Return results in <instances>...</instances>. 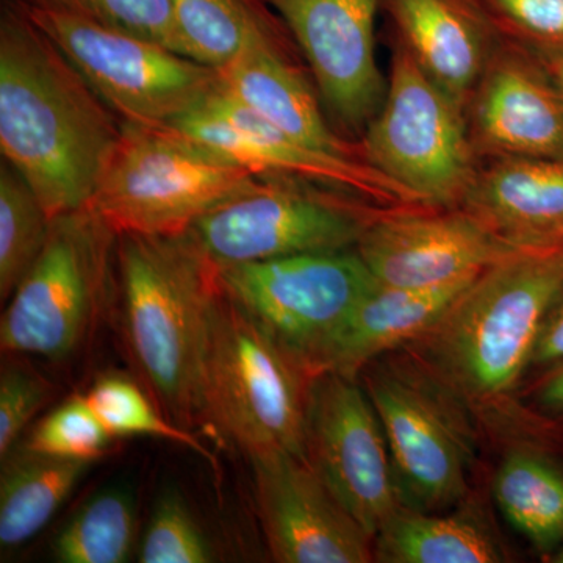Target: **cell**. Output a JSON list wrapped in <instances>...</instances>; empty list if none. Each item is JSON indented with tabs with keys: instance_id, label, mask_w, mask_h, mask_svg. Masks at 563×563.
<instances>
[{
	"instance_id": "cell-1",
	"label": "cell",
	"mask_w": 563,
	"mask_h": 563,
	"mask_svg": "<svg viewBox=\"0 0 563 563\" xmlns=\"http://www.w3.org/2000/svg\"><path fill=\"white\" fill-rule=\"evenodd\" d=\"M122 136L99 98L21 5L0 20V151L52 218L90 207Z\"/></svg>"
},
{
	"instance_id": "cell-2",
	"label": "cell",
	"mask_w": 563,
	"mask_h": 563,
	"mask_svg": "<svg viewBox=\"0 0 563 563\" xmlns=\"http://www.w3.org/2000/svg\"><path fill=\"white\" fill-rule=\"evenodd\" d=\"M122 307L129 347L174 421L199 417V373L207 321L221 290L218 266L187 232L120 235Z\"/></svg>"
},
{
	"instance_id": "cell-3",
	"label": "cell",
	"mask_w": 563,
	"mask_h": 563,
	"mask_svg": "<svg viewBox=\"0 0 563 563\" xmlns=\"http://www.w3.org/2000/svg\"><path fill=\"white\" fill-rule=\"evenodd\" d=\"M563 292V251H525L485 269L428 336L429 363L477 399L512 390Z\"/></svg>"
},
{
	"instance_id": "cell-4",
	"label": "cell",
	"mask_w": 563,
	"mask_h": 563,
	"mask_svg": "<svg viewBox=\"0 0 563 563\" xmlns=\"http://www.w3.org/2000/svg\"><path fill=\"white\" fill-rule=\"evenodd\" d=\"M312 374L224 295L211 306L199 373V413L247 457H303Z\"/></svg>"
},
{
	"instance_id": "cell-5",
	"label": "cell",
	"mask_w": 563,
	"mask_h": 563,
	"mask_svg": "<svg viewBox=\"0 0 563 563\" xmlns=\"http://www.w3.org/2000/svg\"><path fill=\"white\" fill-rule=\"evenodd\" d=\"M258 174L172 125L122 121L90 207L118 235H181L246 191Z\"/></svg>"
},
{
	"instance_id": "cell-6",
	"label": "cell",
	"mask_w": 563,
	"mask_h": 563,
	"mask_svg": "<svg viewBox=\"0 0 563 563\" xmlns=\"http://www.w3.org/2000/svg\"><path fill=\"white\" fill-rule=\"evenodd\" d=\"M118 235L91 207L58 214L0 321L10 354L57 358L84 343L109 299Z\"/></svg>"
},
{
	"instance_id": "cell-7",
	"label": "cell",
	"mask_w": 563,
	"mask_h": 563,
	"mask_svg": "<svg viewBox=\"0 0 563 563\" xmlns=\"http://www.w3.org/2000/svg\"><path fill=\"white\" fill-rule=\"evenodd\" d=\"M122 121L169 125L220 88V70L79 11L21 3Z\"/></svg>"
},
{
	"instance_id": "cell-8",
	"label": "cell",
	"mask_w": 563,
	"mask_h": 563,
	"mask_svg": "<svg viewBox=\"0 0 563 563\" xmlns=\"http://www.w3.org/2000/svg\"><path fill=\"white\" fill-rule=\"evenodd\" d=\"M390 451L399 501L420 512H448L468 492L472 429L454 388L413 362H385L366 374Z\"/></svg>"
},
{
	"instance_id": "cell-9",
	"label": "cell",
	"mask_w": 563,
	"mask_h": 563,
	"mask_svg": "<svg viewBox=\"0 0 563 563\" xmlns=\"http://www.w3.org/2000/svg\"><path fill=\"white\" fill-rule=\"evenodd\" d=\"M321 188L299 177L258 174L246 191L187 233L217 266L350 251L369 221L354 203Z\"/></svg>"
},
{
	"instance_id": "cell-10",
	"label": "cell",
	"mask_w": 563,
	"mask_h": 563,
	"mask_svg": "<svg viewBox=\"0 0 563 563\" xmlns=\"http://www.w3.org/2000/svg\"><path fill=\"white\" fill-rule=\"evenodd\" d=\"M369 165L418 202L448 203L472 188V157L459 102L399 44L383 106L365 139Z\"/></svg>"
},
{
	"instance_id": "cell-11",
	"label": "cell",
	"mask_w": 563,
	"mask_h": 563,
	"mask_svg": "<svg viewBox=\"0 0 563 563\" xmlns=\"http://www.w3.org/2000/svg\"><path fill=\"white\" fill-rule=\"evenodd\" d=\"M218 276L224 295L309 373L314 358L377 284L357 251L235 263L218 266Z\"/></svg>"
},
{
	"instance_id": "cell-12",
	"label": "cell",
	"mask_w": 563,
	"mask_h": 563,
	"mask_svg": "<svg viewBox=\"0 0 563 563\" xmlns=\"http://www.w3.org/2000/svg\"><path fill=\"white\" fill-rule=\"evenodd\" d=\"M303 457L373 540L402 506L383 422L351 377L310 379Z\"/></svg>"
},
{
	"instance_id": "cell-13",
	"label": "cell",
	"mask_w": 563,
	"mask_h": 563,
	"mask_svg": "<svg viewBox=\"0 0 563 563\" xmlns=\"http://www.w3.org/2000/svg\"><path fill=\"white\" fill-rule=\"evenodd\" d=\"M255 501L274 561L366 563L374 540L306 459L282 451L251 455Z\"/></svg>"
},
{
	"instance_id": "cell-14",
	"label": "cell",
	"mask_w": 563,
	"mask_h": 563,
	"mask_svg": "<svg viewBox=\"0 0 563 563\" xmlns=\"http://www.w3.org/2000/svg\"><path fill=\"white\" fill-rule=\"evenodd\" d=\"M172 128L257 173L284 174L385 201L418 202L372 165L314 151L291 139L221 87Z\"/></svg>"
},
{
	"instance_id": "cell-15",
	"label": "cell",
	"mask_w": 563,
	"mask_h": 563,
	"mask_svg": "<svg viewBox=\"0 0 563 563\" xmlns=\"http://www.w3.org/2000/svg\"><path fill=\"white\" fill-rule=\"evenodd\" d=\"M312 69L322 98L347 128L372 121L384 102L376 20L385 0H268Z\"/></svg>"
},
{
	"instance_id": "cell-16",
	"label": "cell",
	"mask_w": 563,
	"mask_h": 563,
	"mask_svg": "<svg viewBox=\"0 0 563 563\" xmlns=\"http://www.w3.org/2000/svg\"><path fill=\"white\" fill-rule=\"evenodd\" d=\"M355 251L379 284L402 288L450 284L525 252L472 213L369 221Z\"/></svg>"
},
{
	"instance_id": "cell-17",
	"label": "cell",
	"mask_w": 563,
	"mask_h": 563,
	"mask_svg": "<svg viewBox=\"0 0 563 563\" xmlns=\"http://www.w3.org/2000/svg\"><path fill=\"white\" fill-rule=\"evenodd\" d=\"M477 276L422 288L388 287L377 282L314 358L310 373H336L355 379L380 355L426 339Z\"/></svg>"
},
{
	"instance_id": "cell-18",
	"label": "cell",
	"mask_w": 563,
	"mask_h": 563,
	"mask_svg": "<svg viewBox=\"0 0 563 563\" xmlns=\"http://www.w3.org/2000/svg\"><path fill=\"white\" fill-rule=\"evenodd\" d=\"M470 213L525 251L561 250L563 161L507 158L465 196Z\"/></svg>"
},
{
	"instance_id": "cell-19",
	"label": "cell",
	"mask_w": 563,
	"mask_h": 563,
	"mask_svg": "<svg viewBox=\"0 0 563 563\" xmlns=\"http://www.w3.org/2000/svg\"><path fill=\"white\" fill-rule=\"evenodd\" d=\"M477 131L509 158L563 161L562 96L520 63H504L481 92Z\"/></svg>"
},
{
	"instance_id": "cell-20",
	"label": "cell",
	"mask_w": 563,
	"mask_h": 563,
	"mask_svg": "<svg viewBox=\"0 0 563 563\" xmlns=\"http://www.w3.org/2000/svg\"><path fill=\"white\" fill-rule=\"evenodd\" d=\"M218 70L229 95L291 139L324 154L354 158L350 144L329 128L309 85L282 49L250 51Z\"/></svg>"
},
{
	"instance_id": "cell-21",
	"label": "cell",
	"mask_w": 563,
	"mask_h": 563,
	"mask_svg": "<svg viewBox=\"0 0 563 563\" xmlns=\"http://www.w3.org/2000/svg\"><path fill=\"white\" fill-rule=\"evenodd\" d=\"M404 44L455 101L483 66L484 32L468 0H385Z\"/></svg>"
},
{
	"instance_id": "cell-22",
	"label": "cell",
	"mask_w": 563,
	"mask_h": 563,
	"mask_svg": "<svg viewBox=\"0 0 563 563\" xmlns=\"http://www.w3.org/2000/svg\"><path fill=\"white\" fill-rule=\"evenodd\" d=\"M374 561L493 563L506 554L477 510L428 514L401 506L374 537Z\"/></svg>"
},
{
	"instance_id": "cell-23",
	"label": "cell",
	"mask_w": 563,
	"mask_h": 563,
	"mask_svg": "<svg viewBox=\"0 0 563 563\" xmlns=\"http://www.w3.org/2000/svg\"><path fill=\"white\" fill-rule=\"evenodd\" d=\"M0 474V544L21 547L57 514L91 462L40 453L32 448L11 450Z\"/></svg>"
},
{
	"instance_id": "cell-24",
	"label": "cell",
	"mask_w": 563,
	"mask_h": 563,
	"mask_svg": "<svg viewBox=\"0 0 563 563\" xmlns=\"http://www.w3.org/2000/svg\"><path fill=\"white\" fill-rule=\"evenodd\" d=\"M173 7L188 57L211 68L262 47L282 49L268 0H173Z\"/></svg>"
},
{
	"instance_id": "cell-25",
	"label": "cell",
	"mask_w": 563,
	"mask_h": 563,
	"mask_svg": "<svg viewBox=\"0 0 563 563\" xmlns=\"http://www.w3.org/2000/svg\"><path fill=\"white\" fill-rule=\"evenodd\" d=\"M493 496L507 521L539 550L563 542V476L531 451H514L504 459Z\"/></svg>"
},
{
	"instance_id": "cell-26",
	"label": "cell",
	"mask_w": 563,
	"mask_h": 563,
	"mask_svg": "<svg viewBox=\"0 0 563 563\" xmlns=\"http://www.w3.org/2000/svg\"><path fill=\"white\" fill-rule=\"evenodd\" d=\"M136 507L129 488L96 493L70 518L54 540V555L62 563H122L131 554Z\"/></svg>"
},
{
	"instance_id": "cell-27",
	"label": "cell",
	"mask_w": 563,
	"mask_h": 563,
	"mask_svg": "<svg viewBox=\"0 0 563 563\" xmlns=\"http://www.w3.org/2000/svg\"><path fill=\"white\" fill-rule=\"evenodd\" d=\"M54 218L20 173L0 168V296L10 299L38 261Z\"/></svg>"
},
{
	"instance_id": "cell-28",
	"label": "cell",
	"mask_w": 563,
	"mask_h": 563,
	"mask_svg": "<svg viewBox=\"0 0 563 563\" xmlns=\"http://www.w3.org/2000/svg\"><path fill=\"white\" fill-rule=\"evenodd\" d=\"M87 398L111 435H147L169 440L190 448L211 465H217L213 454L192 435L190 429L162 417L131 380L121 376L103 377L95 384Z\"/></svg>"
},
{
	"instance_id": "cell-29",
	"label": "cell",
	"mask_w": 563,
	"mask_h": 563,
	"mask_svg": "<svg viewBox=\"0 0 563 563\" xmlns=\"http://www.w3.org/2000/svg\"><path fill=\"white\" fill-rule=\"evenodd\" d=\"M143 563H207L213 553L179 493H163L140 548Z\"/></svg>"
},
{
	"instance_id": "cell-30",
	"label": "cell",
	"mask_w": 563,
	"mask_h": 563,
	"mask_svg": "<svg viewBox=\"0 0 563 563\" xmlns=\"http://www.w3.org/2000/svg\"><path fill=\"white\" fill-rule=\"evenodd\" d=\"M111 437L88 398H73L36 426L27 446L55 457L92 462L109 448Z\"/></svg>"
},
{
	"instance_id": "cell-31",
	"label": "cell",
	"mask_w": 563,
	"mask_h": 563,
	"mask_svg": "<svg viewBox=\"0 0 563 563\" xmlns=\"http://www.w3.org/2000/svg\"><path fill=\"white\" fill-rule=\"evenodd\" d=\"M90 16L188 57L173 0H81Z\"/></svg>"
},
{
	"instance_id": "cell-32",
	"label": "cell",
	"mask_w": 563,
	"mask_h": 563,
	"mask_svg": "<svg viewBox=\"0 0 563 563\" xmlns=\"http://www.w3.org/2000/svg\"><path fill=\"white\" fill-rule=\"evenodd\" d=\"M49 396L46 380L20 365L3 366L0 376V455L13 450L18 437Z\"/></svg>"
},
{
	"instance_id": "cell-33",
	"label": "cell",
	"mask_w": 563,
	"mask_h": 563,
	"mask_svg": "<svg viewBox=\"0 0 563 563\" xmlns=\"http://www.w3.org/2000/svg\"><path fill=\"white\" fill-rule=\"evenodd\" d=\"M492 10L532 38L563 46V0H485Z\"/></svg>"
},
{
	"instance_id": "cell-34",
	"label": "cell",
	"mask_w": 563,
	"mask_h": 563,
	"mask_svg": "<svg viewBox=\"0 0 563 563\" xmlns=\"http://www.w3.org/2000/svg\"><path fill=\"white\" fill-rule=\"evenodd\" d=\"M561 361H563V292L543 322L532 355V363H542V365Z\"/></svg>"
},
{
	"instance_id": "cell-35",
	"label": "cell",
	"mask_w": 563,
	"mask_h": 563,
	"mask_svg": "<svg viewBox=\"0 0 563 563\" xmlns=\"http://www.w3.org/2000/svg\"><path fill=\"white\" fill-rule=\"evenodd\" d=\"M540 401L548 409L563 412V368L544 385L542 393H540Z\"/></svg>"
},
{
	"instance_id": "cell-36",
	"label": "cell",
	"mask_w": 563,
	"mask_h": 563,
	"mask_svg": "<svg viewBox=\"0 0 563 563\" xmlns=\"http://www.w3.org/2000/svg\"><path fill=\"white\" fill-rule=\"evenodd\" d=\"M32 5L44 7V9L79 11L87 13L81 0H27ZM88 14V13H87Z\"/></svg>"
},
{
	"instance_id": "cell-37",
	"label": "cell",
	"mask_w": 563,
	"mask_h": 563,
	"mask_svg": "<svg viewBox=\"0 0 563 563\" xmlns=\"http://www.w3.org/2000/svg\"><path fill=\"white\" fill-rule=\"evenodd\" d=\"M555 54L551 55V74H553L555 81V90L563 99V46L555 47Z\"/></svg>"
},
{
	"instance_id": "cell-38",
	"label": "cell",
	"mask_w": 563,
	"mask_h": 563,
	"mask_svg": "<svg viewBox=\"0 0 563 563\" xmlns=\"http://www.w3.org/2000/svg\"><path fill=\"white\" fill-rule=\"evenodd\" d=\"M554 561L559 562V563H563V548L561 551H559L558 555H555Z\"/></svg>"
}]
</instances>
